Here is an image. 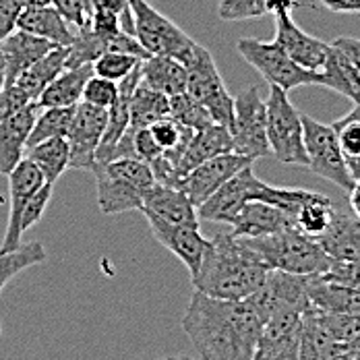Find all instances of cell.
I'll return each mask as SVG.
<instances>
[{
    "mask_svg": "<svg viewBox=\"0 0 360 360\" xmlns=\"http://www.w3.org/2000/svg\"><path fill=\"white\" fill-rule=\"evenodd\" d=\"M274 41L288 54L298 67H302L307 71H323L331 44L302 32L294 23L292 15L286 11L276 15V37H274Z\"/></svg>",
    "mask_w": 360,
    "mask_h": 360,
    "instance_id": "17",
    "label": "cell"
},
{
    "mask_svg": "<svg viewBox=\"0 0 360 360\" xmlns=\"http://www.w3.org/2000/svg\"><path fill=\"white\" fill-rule=\"evenodd\" d=\"M298 354L300 360H342V342L315 309H307L300 317Z\"/></svg>",
    "mask_w": 360,
    "mask_h": 360,
    "instance_id": "20",
    "label": "cell"
},
{
    "mask_svg": "<svg viewBox=\"0 0 360 360\" xmlns=\"http://www.w3.org/2000/svg\"><path fill=\"white\" fill-rule=\"evenodd\" d=\"M267 116V143L269 155L290 166H309L307 149H304V131H302V114L292 106L288 91L269 85V94L265 100Z\"/></svg>",
    "mask_w": 360,
    "mask_h": 360,
    "instance_id": "5",
    "label": "cell"
},
{
    "mask_svg": "<svg viewBox=\"0 0 360 360\" xmlns=\"http://www.w3.org/2000/svg\"><path fill=\"white\" fill-rule=\"evenodd\" d=\"M267 271L269 267L249 243L230 230L210 238V247L191 284L212 298L245 300L261 288Z\"/></svg>",
    "mask_w": 360,
    "mask_h": 360,
    "instance_id": "2",
    "label": "cell"
},
{
    "mask_svg": "<svg viewBox=\"0 0 360 360\" xmlns=\"http://www.w3.org/2000/svg\"><path fill=\"white\" fill-rule=\"evenodd\" d=\"M32 100L27 98V94L17 87L15 83L13 85H4L2 91H0V120L17 114L19 110H23Z\"/></svg>",
    "mask_w": 360,
    "mask_h": 360,
    "instance_id": "44",
    "label": "cell"
},
{
    "mask_svg": "<svg viewBox=\"0 0 360 360\" xmlns=\"http://www.w3.org/2000/svg\"><path fill=\"white\" fill-rule=\"evenodd\" d=\"M91 172L98 186L100 212L106 216L141 210L145 193L155 184L151 168L133 158L96 162Z\"/></svg>",
    "mask_w": 360,
    "mask_h": 360,
    "instance_id": "3",
    "label": "cell"
},
{
    "mask_svg": "<svg viewBox=\"0 0 360 360\" xmlns=\"http://www.w3.org/2000/svg\"><path fill=\"white\" fill-rule=\"evenodd\" d=\"M23 6L17 0H0V41L17 30V21Z\"/></svg>",
    "mask_w": 360,
    "mask_h": 360,
    "instance_id": "45",
    "label": "cell"
},
{
    "mask_svg": "<svg viewBox=\"0 0 360 360\" xmlns=\"http://www.w3.org/2000/svg\"><path fill=\"white\" fill-rule=\"evenodd\" d=\"M234 151V141L230 135V129L221 127V124H210L201 131H195L188 139V143L184 147L182 155H180L179 164H176V172L180 180L184 179L193 168H197L199 164L221 155V153H230Z\"/></svg>",
    "mask_w": 360,
    "mask_h": 360,
    "instance_id": "23",
    "label": "cell"
},
{
    "mask_svg": "<svg viewBox=\"0 0 360 360\" xmlns=\"http://www.w3.org/2000/svg\"><path fill=\"white\" fill-rule=\"evenodd\" d=\"M17 30L44 37L54 46H71L75 39V27L52 4L23 8L17 21Z\"/></svg>",
    "mask_w": 360,
    "mask_h": 360,
    "instance_id": "26",
    "label": "cell"
},
{
    "mask_svg": "<svg viewBox=\"0 0 360 360\" xmlns=\"http://www.w3.org/2000/svg\"><path fill=\"white\" fill-rule=\"evenodd\" d=\"M265 13L263 0H217V17L221 21H249Z\"/></svg>",
    "mask_w": 360,
    "mask_h": 360,
    "instance_id": "39",
    "label": "cell"
},
{
    "mask_svg": "<svg viewBox=\"0 0 360 360\" xmlns=\"http://www.w3.org/2000/svg\"><path fill=\"white\" fill-rule=\"evenodd\" d=\"M69 58V46H56L48 54H44L30 69L21 72L15 81L17 87H21L32 102H37L41 91L67 69Z\"/></svg>",
    "mask_w": 360,
    "mask_h": 360,
    "instance_id": "29",
    "label": "cell"
},
{
    "mask_svg": "<svg viewBox=\"0 0 360 360\" xmlns=\"http://www.w3.org/2000/svg\"><path fill=\"white\" fill-rule=\"evenodd\" d=\"M158 360H199V359H193V356H186V354H174V356H164V359H158Z\"/></svg>",
    "mask_w": 360,
    "mask_h": 360,
    "instance_id": "52",
    "label": "cell"
},
{
    "mask_svg": "<svg viewBox=\"0 0 360 360\" xmlns=\"http://www.w3.org/2000/svg\"><path fill=\"white\" fill-rule=\"evenodd\" d=\"M335 48H340L350 60H352V65L356 67L360 71V39L359 37H350V36H340L335 37L333 41H331Z\"/></svg>",
    "mask_w": 360,
    "mask_h": 360,
    "instance_id": "46",
    "label": "cell"
},
{
    "mask_svg": "<svg viewBox=\"0 0 360 360\" xmlns=\"http://www.w3.org/2000/svg\"><path fill=\"white\" fill-rule=\"evenodd\" d=\"M348 205H350V212L360 219V179L354 180L352 188L348 191Z\"/></svg>",
    "mask_w": 360,
    "mask_h": 360,
    "instance_id": "49",
    "label": "cell"
},
{
    "mask_svg": "<svg viewBox=\"0 0 360 360\" xmlns=\"http://www.w3.org/2000/svg\"><path fill=\"white\" fill-rule=\"evenodd\" d=\"M39 112L41 106L37 102H30L17 114L0 120V174L2 176H8V172L25 158L27 139Z\"/></svg>",
    "mask_w": 360,
    "mask_h": 360,
    "instance_id": "19",
    "label": "cell"
},
{
    "mask_svg": "<svg viewBox=\"0 0 360 360\" xmlns=\"http://www.w3.org/2000/svg\"><path fill=\"white\" fill-rule=\"evenodd\" d=\"M141 58L137 56H131V54H122V52H106L102 54L100 58H96L91 63L94 67V75L96 77H102V79H108V81H122L129 72H133L139 67Z\"/></svg>",
    "mask_w": 360,
    "mask_h": 360,
    "instance_id": "38",
    "label": "cell"
},
{
    "mask_svg": "<svg viewBox=\"0 0 360 360\" xmlns=\"http://www.w3.org/2000/svg\"><path fill=\"white\" fill-rule=\"evenodd\" d=\"M4 79H6V69H4V58H2V54H0V91H2V87H4Z\"/></svg>",
    "mask_w": 360,
    "mask_h": 360,
    "instance_id": "51",
    "label": "cell"
},
{
    "mask_svg": "<svg viewBox=\"0 0 360 360\" xmlns=\"http://www.w3.org/2000/svg\"><path fill=\"white\" fill-rule=\"evenodd\" d=\"M321 276L329 282L360 292V261H331L329 269Z\"/></svg>",
    "mask_w": 360,
    "mask_h": 360,
    "instance_id": "42",
    "label": "cell"
},
{
    "mask_svg": "<svg viewBox=\"0 0 360 360\" xmlns=\"http://www.w3.org/2000/svg\"><path fill=\"white\" fill-rule=\"evenodd\" d=\"M108 122V110L79 102L75 106L69 141V168L71 170H91L96 164V151L100 147L104 129Z\"/></svg>",
    "mask_w": 360,
    "mask_h": 360,
    "instance_id": "12",
    "label": "cell"
},
{
    "mask_svg": "<svg viewBox=\"0 0 360 360\" xmlns=\"http://www.w3.org/2000/svg\"><path fill=\"white\" fill-rule=\"evenodd\" d=\"M139 212L153 214L155 217L170 221V224H182V226H199L201 219L197 216V207L191 203L186 193L176 186L166 184H153L143 197V205Z\"/></svg>",
    "mask_w": 360,
    "mask_h": 360,
    "instance_id": "21",
    "label": "cell"
},
{
    "mask_svg": "<svg viewBox=\"0 0 360 360\" xmlns=\"http://www.w3.org/2000/svg\"><path fill=\"white\" fill-rule=\"evenodd\" d=\"M342 155L346 160L348 172L354 180L360 179V104L350 110L346 116L331 122Z\"/></svg>",
    "mask_w": 360,
    "mask_h": 360,
    "instance_id": "34",
    "label": "cell"
},
{
    "mask_svg": "<svg viewBox=\"0 0 360 360\" xmlns=\"http://www.w3.org/2000/svg\"><path fill=\"white\" fill-rule=\"evenodd\" d=\"M52 193H54V184L44 182L36 193L30 197V201H27V205H25V210H23V214H21V221H19L23 234H25L32 226H36L37 221L44 217L46 210H48V203H50V199H52Z\"/></svg>",
    "mask_w": 360,
    "mask_h": 360,
    "instance_id": "41",
    "label": "cell"
},
{
    "mask_svg": "<svg viewBox=\"0 0 360 360\" xmlns=\"http://www.w3.org/2000/svg\"><path fill=\"white\" fill-rule=\"evenodd\" d=\"M170 118H174L180 127H184L193 133L214 124L207 110L203 108L199 102H195L186 91L170 98Z\"/></svg>",
    "mask_w": 360,
    "mask_h": 360,
    "instance_id": "37",
    "label": "cell"
},
{
    "mask_svg": "<svg viewBox=\"0 0 360 360\" xmlns=\"http://www.w3.org/2000/svg\"><path fill=\"white\" fill-rule=\"evenodd\" d=\"M342 360H360V359H342Z\"/></svg>",
    "mask_w": 360,
    "mask_h": 360,
    "instance_id": "53",
    "label": "cell"
},
{
    "mask_svg": "<svg viewBox=\"0 0 360 360\" xmlns=\"http://www.w3.org/2000/svg\"><path fill=\"white\" fill-rule=\"evenodd\" d=\"M317 240L331 261H360V219L335 207L329 228Z\"/></svg>",
    "mask_w": 360,
    "mask_h": 360,
    "instance_id": "24",
    "label": "cell"
},
{
    "mask_svg": "<svg viewBox=\"0 0 360 360\" xmlns=\"http://www.w3.org/2000/svg\"><path fill=\"white\" fill-rule=\"evenodd\" d=\"M72 114H75V108H41V112L37 114L36 124L30 133L27 147L41 143L46 139H54V137L67 139L69 129H71Z\"/></svg>",
    "mask_w": 360,
    "mask_h": 360,
    "instance_id": "36",
    "label": "cell"
},
{
    "mask_svg": "<svg viewBox=\"0 0 360 360\" xmlns=\"http://www.w3.org/2000/svg\"><path fill=\"white\" fill-rule=\"evenodd\" d=\"M230 135L234 141V153H240L252 162L269 155L265 100H261L257 87H247L238 98H234Z\"/></svg>",
    "mask_w": 360,
    "mask_h": 360,
    "instance_id": "10",
    "label": "cell"
},
{
    "mask_svg": "<svg viewBox=\"0 0 360 360\" xmlns=\"http://www.w3.org/2000/svg\"><path fill=\"white\" fill-rule=\"evenodd\" d=\"M151 228L153 238L166 247L172 255H176L184 267L188 269L191 278L199 271V265L203 261V255L210 247V238H205L199 230V226H182V224H170L164 221L153 214L141 212Z\"/></svg>",
    "mask_w": 360,
    "mask_h": 360,
    "instance_id": "15",
    "label": "cell"
},
{
    "mask_svg": "<svg viewBox=\"0 0 360 360\" xmlns=\"http://www.w3.org/2000/svg\"><path fill=\"white\" fill-rule=\"evenodd\" d=\"M342 359H360V331L342 344Z\"/></svg>",
    "mask_w": 360,
    "mask_h": 360,
    "instance_id": "48",
    "label": "cell"
},
{
    "mask_svg": "<svg viewBox=\"0 0 360 360\" xmlns=\"http://www.w3.org/2000/svg\"><path fill=\"white\" fill-rule=\"evenodd\" d=\"M302 131H304V149L309 158L307 168H311L317 176L329 180L331 184L348 193L354 184V179L348 172L333 127L319 122L309 114H302Z\"/></svg>",
    "mask_w": 360,
    "mask_h": 360,
    "instance_id": "9",
    "label": "cell"
},
{
    "mask_svg": "<svg viewBox=\"0 0 360 360\" xmlns=\"http://www.w3.org/2000/svg\"><path fill=\"white\" fill-rule=\"evenodd\" d=\"M263 317L251 302L193 292L182 329L199 360H252Z\"/></svg>",
    "mask_w": 360,
    "mask_h": 360,
    "instance_id": "1",
    "label": "cell"
},
{
    "mask_svg": "<svg viewBox=\"0 0 360 360\" xmlns=\"http://www.w3.org/2000/svg\"><path fill=\"white\" fill-rule=\"evenodd\" d=\"M290 226H294V219L286 212H282L274 205L261 203V201L245 203L234 217V221L230 224L232 232L236 236H245V238L271 234V232L284 230Z\"/></svg>",
    "mask_w": 360,
    "mask_h": 360,
    "instance_id": "25",
    "label": "cell"
},
{
    "mask_svg": "<svg viewBox=\"0 0 360 360\" xmlns=\"http://www.w3.org/2000/svg\"><path fill=\"white\" fill-rule=\"evenodd\" d=\"M91 75H94L91 65L65 69L41 91L37 104L41 108H75L83 100V89Z\"/></svg>",
    "mask_w": 360,
    "mask_h": 360,
    "instance_id": "27",
    "label": "cell"
},
{
    "mask_svg": "<svg viewBox=\"0 0 360 360\" xmlns=\"http://www.w3.org/2000/svg\"><path fill=\"white\" fill-rule=\"evenodd\" d=\"M23 8H36V6H46L50 4V0H17Z\"/></svg>",
    "mask_w": 360,
    "mask_h": 360,
    "instance_id": "50",
    "label": "cell"
},
{
    "mask_svg": "<svg viewBox=\"0 0 360 360\" xmlns=\"http://www.w3.org/2000/svg\"><path fill=\"white\" fill-rule=\"evenodd\" d=\"M236 50L269 85H276L284 91H292L304 85L323 87V72L307 71L298 67L276 41L243 37L238 39Z\"/></svg>",
    "mask_w": 360,
    "mask_h": 360,
    "instance_id": "8",
    "label": "cell"
},
{
    "mask_svg": "<svg viewBox=\"0 0 360 360\" xmlns=\"http://www.w3.org/2000/svg\"><path fill=\"white\" fill-rule=\"evenodd\" d=\"M333 212H335V205L333 201L323 195V193H315L300 205V210L296 212L294 216V226L311 236V238H319L325 230L329 228L331 219H333Z\"/></svg>",
    "mask_w": 360,
    "mask_h": 360,
    "instance_id": "33",
    "label": "cell"
},
{
    "mask_svg": "<svg viewBox=\"0 0 360 360\" xmlns=\"http://www.w3.org/2000/svg\"><path fill=\"white\" fill-rule=\"evenodd\" d=\"M323 87L344 96L354 106L360 104V71L352 60L331 44L323 67Z\"/></svg>",
    "mask_w": 360,
    "mask_h": 360,
    "instance_id": "30",
    "label": "cell"
},
{
    "mask_svg": "<svg viewBox=\"0 0 360 360\" xmlns=\"http://www.w3.org/2000/svg\"><path fill=\"white\" fill-rule=\"evenodd\" d=\"M52 48H56L52 41L34 36V34H27L23 30H15L11 36L4 37L0 41V54L4 58V69H6L4 85H13L21 72L30 69Z\"/></svg>",
    "mask_w": 360,
    "mask_h": 360,
    "instance_id": "22",
    "label": "cell"
},
{
    "mask_svg": "<svg viewBox=\"0 0 360 360\" xmlns=\"http://www.w3.org/2000/svg\"><path fill=\"white\" fill-rule=\"evenodd\" d=\"M245 240L261 257V261L276 271L313 276L325 274L331 265V259L319 245V240L302 234L296 226Z\"/></svg>",
    "mask_w": 360,
    "mask_h": 360,
    "instance_id": "4",
    "label": "cell"
},
{
    "mask_svg": "<svg viewBox=\"0 0 360 360\" xmlns=\"http://www.w3.org/2000/svg\"><path fill=\"white\" fill-rule=\"evenodd\" d=\"M50 4L71 23L72 27H83L89 21L91 8L87 0H50Z\"/></svg>",
    "mask_w": 360,
    "mask_h": 360,
    "instance_id": "43",
    "label": "cell"
},
{
    "mask_svg": "<svg viewBox=\"0 0 360 360\" xmlns=\"http://www.w3.org/2000/svg\"><path fill=\"white\" fill-rule=\"evenodd\" d=\"M263 317V323L280 311L304 313L309 302V276L269 269L261 288L247 298Z\"/></svg>",
    "mask_w": 360,
    "mask_h": 360,
    "instance_id": "11",
    "label": "cell"
},
{
    "mask_svg": "<svg viewBox=\"0 0 360 360\" xmlns=\"http://www.w3.org/2000/svg\"><path fill=\"white\" fill-rule=\"evenodd\" d=\"M184 67L186 94L207 110L216 124L230 129L234 120V98L226 89V83L219 75L212 52L201 44H195V50Z\"/></svg>",
    "mask_w": 360,
    "mask_h": 360,
    "instance_id": "7",
    "label": "cell"
},
{
    "mask_svg": "<svg viewBox=\"0 0 360 360\" xmlns=\"http://www.w3.org/2000/svg\"><path fill=\"white\" fill-rule=\"evenodd\" d=\"M255 162L240 155V153H221L216 155L203 164H199L197 168H193L184 179L180 180V188L186 193V197L191 199V203L195 207H199L203 201H207L217 188L228 182L232 176H236L243 168L252 166Z\"/></svg>",
    "mask_w": 360,
    "mask_h": 360,
    "instance_id": "14",
    "label": "cell"
},
{
    "mask_svg": "<svg viewBox=\"0 0 360 360\" xmlns=\"http://www.w3.org/2000/svg\"><path fill=\"white\" fill-rule=\"evenodd\" d=\"M69 141L65 137L46 139L25 149V158L36 166L48 184H56V180L69 170Z\"/></svg>",
    "mask_w": 360,
    "mask_h": 360,
    "instance_id": "31",
    "label": "cell"
},
{
    "mask_svg": "<svg viewBox=\"0 0 360 360\" xmlns=\"http://www.w3.org/2000/svg\"><path fill=\"white\" fill-rule=\"evenodd\" d=\"M319 2L331 13H344V15L360 13V0H319Z\"/></svg>",
    "mask_w": 360,
    "mask_h": 360,
    "instance_id": "47",
    "label": "cell"
},
{
    "mask_svg": "<svg viewBox=\"0 0 360 360\" xmlns=\"http://www.w3.org/2000/svg\"><path fill=\"white\" fill-rule=\"evenodd\" d=\"M129 6L133 13L135 37L145 52L155 56H170L186 65L197 41L147 0H129Z\"/></svg>",
    "mask_w": 360,
    "mask_h": 360,
    "instance_id": "6",
    "label": "cell"
},
{
    "mask_svg": "<svg viewBox=\"0 0 360 360\" xmlns=\"http://www.w3.org/2000/svg\"><path fill=\"white\" fill-rule=\"evenodd\" d=\"M170 116V98L151 89L143 81L137 83L131 96L129 108V129H147L153 122Z\"/></svg>",
    "mask_w": 360,
    "mask_h": 360,
    "instance_id": "32",
    "label": "cell"
},
{
    "mask_svg": "<svg viewBox=\"0 0 360 360\" xmlns=\"http://www.w3.org/2000/svg\"><path fill=\"white\" fill-rule=\"evenodd\" d=\"M300 317L298 311H280L271 315L259 333L252 360H300Z\"/></svg>",
    "mask_w": 360,
    "mask_h": 360,
    "instance_id": "16",
    "label": "cell"
},
{
    "mask_svg": "<svg viewBox=\"0 0 360 360\" xmlns=\"http://www.w3.org/2000/svg\"><path fill=\"white\" fill-rule=\"evenodd\" d=\"M263 184V180L255 176L252 166H247L236 176L224 182L207 201H203L197 207V216L203 221H217L230 226L245 203L259 199Z\"/></svg>",
    "mask_w": 360,
    "mask_h": 360,
    "instance_id": "13",
    "label": "cell"
},
{
    "mask_svg": "<svg viewBox=\"0 0 360 360\" xmlns=\"http://www.w3.org/2000/svg\"><path fill=\"white\" fill-rule=\"evenodd\" d=\"M116 96H118V83L91 75V77L87 79V83H85L83 100H81V102H87V104H91V106L108 110L110 106L116 102Z\"/></svg>",
    "mask_w": 360,
    "mask_h": 360,
    "instance_id": "40",
    "label": "cell"
},
{
    "mask_svg": "<svg viewBox=\"0 0 360 360\" xmlns=\"http://www.w3.org/2000/svg\"><path fill=\"white\" fill-rule=\"evenodd\" d=\"M46 261V249L41 243H23L19 249L8 252H0V294L8 286L13 278H17L21 271L39 265ZM0 338H2V325H0Z\"/></svg>",
    "mask_w": 360,
    "mask_h": 360,
    "instance_id": "35",
    "label": "cell"
},
{
    "mask_svg": "<svg viewBox=\"0 0 360 360\" xmlns=\"http://www.w3.org/2000/svg\"><path fill=\"white\" fill-rule=\"evenodd\" d=\"M8 191H11V214H8V224H6V232L0 245V252H8L19 249L23 245V232H21V214L30 201V197L36 193L37 188L44 184V179L39 174L36 166L23 158L11 172H8Z\"/></svg>",
    "mask_w": 360,
    "mask_h": 360,
    "instance_id": "18",
    "label": "cell"
},
{
    "mask_svg": "<svg viewBox=\"0 0 360 360\" xmlns=\"http://www.w3.org/2000/svg\"><path fill=\"white\" fill-rule=\"evenodd\" d=\"M141 81L151 89L172 98L186 91V67L170 56H147L139 65Z\"/></svg>",
    "mask_w": 360,
    "mask_h": 360,
    "instance_id": "28",
    "label": "cell"
}]
</instances>
